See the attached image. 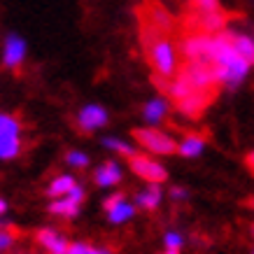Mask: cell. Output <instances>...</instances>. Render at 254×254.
Returning a JSON list of instances; mask_svg holds the SVG:
<instances>
[{
  "mask_svg": "<svg viewBox=\"0 0 254 254\" xmlns=\"http://www.w3.org/2000/svg\"><path fill=\"white\" fill-rule=\"evenodd\" d=\"M26 56H28V45L26 40L19 35V33H7L5 35V42H2V68L7 70H19L26 63Z\"/></svg>",
  "mask_w": 254,
  "mask_h": 254,
  "instance_id": "9",
  "label": "cell"
},
{
  "mask_svg": "<svg viewBox=\"0 0 254 254\" xmlns=\"http://www.w3.org/2000/svg\"><path fill=\"white\" fill-rule=\"evenodd\" d=\"M210 65L215 68L219 86H224L226 91L240 89L245 84L250 70H252V65L236 52V47L231 45L226 31L212 35V42H210Z\"/></svg>",
  "mask_w": 254,
  "mask_h": 254,
  "instance_id": "1",
  "label": "cell"
},
{
  "mask_svg": "<svg viewBox=\"0 0 254 254\" xmlns=\"http://www.w3.org/2000/svg\"><path fill=\"white\" fill-rule=\"evenodd\" d=\"M7 210H9L7 200H5V198H2V196H0V219H2V217L7 215Z\"/></svg>",
  "mask_w": 254,
  "mask_h": 254,
  "instance_id": "25",
  "label": "cell"
},
{
  "mask_svg": "<svg viewBox=\"0 0 254 254\" xmlns=\"http://www.w3.org/2000/svg\"><path fill=\"white\" fill-rule=\"evenodd\" d=\"M110 122V112L98 103H89L77 112L75 117V124L82 133H96L100 128H105Z\"/></svg>",
  "mask_w": 254,
  "mask_h": 254,
  "instance_id": "10",
  "label": "cell"
},
{
  "mask_svg": "<svg viewBox=\"0 0 254 254\" xmlns=\"http://www.w3.org/2000/svg\"><path fill=\"white\" fill-rule=\"evenodd\" d=\"M140 21L152 23V26H156V28L163 31V33H170L173 28H175V19H173V14L163 7L159 0H145V2H142Z\"/></svg>",
  "mask_w": 254,
  "mask_h": 254,
  "instance_id": "11",
  "label": "cell"
},
{
  "mask_svg": "<svg viewBox=\"0 0 254 254\" xmlns=\"http://www.w3.org/2000/svg\"><path fill=\"white\" fill-rule=\"evenodd\" d=\"M170 112V100L168 96H156V98H149L142 105V119H145L147 126H159V124L168 117Z\"/></svg>",
  "mask_w": 254,
  "mask_h": 254,
  "instance_id": "14",
  "label": "cell"
},
{
  "mask_svg": "<svg viewBox=\"0 0 254 254\" xmlns=\"http://www.w3.org/2000/svg\"><path fill=\"white\" fill-rule=\"evenodd\" d=\"M77 185H79L77 177L72 175V173H59V175H54L52 180H49L45 193L49 196V198H61V196H65V193L72 191Z\"/></svg>",
  "mask_w": 254,
  "mask_h": 254,
  "instance_id": "18",
  "label": "cell"
},
{
  "mask_svg": "<svg viewBox=\"0 0 254 254\" xmlns=\"http://www.w3.org/2000/svg\"><path fill=\"white\" fill-rule=\"evenodd\" d=\"M35 240L38 245L45 250V254H68L70 238L63 231L54 229V226H42L35 231Z\"/></svg>",
  "mask_w": 254,
  "mask_h": 254,
  "instance_id": "12",
  "label": "cell"
},
{
  "mask_svg": "<svg viewBox=\"0 0 254 254\" xmlns=\"http://www.w3.org/2000/svg\"><path fill=\"white\" fill-rule=\"evenodd\" d=\"M224 31H226V35L231 40V45L236 47V52L254 68V35H250L245 31H238V28H229V26Z\"/></svg>",
  "mask_w": 254,
  "mask_h": 254,
  "instance_id": "16",
  "label": "cell"
},
{
  "mask_svg": "<svg viewBox=\"0 0 254 254\" xmlns=\"http://www.w3.org/2000/svg\"><path fill=\"white\" fill-rule=\"evenodd\" d=\"M208 147V140L200 133H187L182 140H177V154L182 159H198Z\"/></svg>",
  "mask_w": 254,
  "mask_h": 254,
  "instance_id": "17",
  "label": "cell"
},
{
  "mask_svg": "<svg viewBox=\"0 0 254 254\" xmlns=\"http://www.w3.org/2000/svg\"><path fill=\"white\" fill-rule=\"evenodd\" d=\"M140 42L147 54V61L152 65L156 77L173 79L180 70V49L170 40L168 33L159 31L156 26L140 21Z\"/></svg>",
  "mask_w": 254,
  "mask_h": 254,
  "instance_id": "2",
  "label": "cell"
},
{
  "mask_svg": "<svg viewBox=\"0 0 254 254\" xmlns=\"http://www.w3.org/2000/svg\"><path fill=\"white\" fill-rule=\"evenodd\" d=\"M131 173L147 185H163L168 180V168L152 154H135L128 159Z\"/></svg>",
  "mask_w": 254,
  "mask_h": 254,
  "instance_id": "5",
  "label": "cell"
},
{
  "mask_svg": "<svg viewBox=\"0 0 254 254\" xmlns=\"http://www.w3.org/2000/svg\"><path fill=\"white\" fill-rule=\"evenodd\" d=\"M103 210H105V217H108V222L115 224V226L128 224L133 217H135V212H138L135 203L126 198V193H122V191L110 193L108 198L103 200Z\"/></svg>",
  "mask_w": 254,
  "mask_h": 254,
  "instance_id": "7",
  "label": "cell"
},
{
  "mask_svg": "<svg viewBox=\"0 0 254 254\" xmlns=\"http://www.w3.org/2000/svg\"><path fill=\"white\" fill-rule=\"evenodd\" d=\"M23 152V124L14 115L0 112V161H14Z\"/></svg>",
  "mask_w": 254,
  "mask_h": 254,
  "instance_id": "4",
  "label": "cell"
},
{
  "mask_svg": "<svg viewBox=\"0 0 254 254\" xmlns=\"http://www.w3.org/2000/svg\"><path fill=\"white\" fill-rule=\"evenodd\" d=\"M65 163L72 170H84V168H89L91 159H89V154H86L84 149H68L65 152Z\"/></svg>",
  "mask_w": 254,
  "mask_h": 254,
  "instance_id": "21",
  "label": "cell"
},
{
  "mask_svg": "<svg viewBox=\"0 0 254 254\" xmlns=\"http://www.w3.org/2000/svg\"><path fill=\"white\" fill-rule=\"evenodd\" d=\"M159 254H180V252H170V250H163V252H159Z\"/></svg>",
  "mask_w": 254,
  "mask_h": 254,
  "instance_id": "27",
  "label": "cell"
},
{
  "mask_svg": "<svg viewBox=\"0 0 254 254\" xmlns=\"http://www.w3.org/2000/svg\"><path fill=\"white\" fill-rule=\"evenodd\" d=\"M252 208H254V200H252Z\"/></svg>",
  "mask_w": 254,
  "mask_h": 254,
  "instance_id": "28",
  "label": "cell"
},
{
  "mask_svg": "<svg viewBox=\"0 0 254 254\" xmlns=\"http://www.w3.org/2000/svg\"><path fill=\"white\" fill-rule=\"evenodd\" d=\"M84 198H86V189L82 185H77L70 193L61 196V198H52L49 200V215L54 217H61L65 222L75 219V217L82 212V205H84Z\"/></svg>",
  "mask_w": 254,
  "mask_h": 254,
  "instance_id": "6",
  "label": "cell"
},
{
  "mask_svg": "<svg viewBox=\"0 0 254 254\" xmlns=\"http://www.w3.org/2000/svg\"><path fill=\"white\" fill-rule=\"evenodd\" d=\"M168 196H170V200L182 203V200L189 198V189H185V187H170V189H168Z\"/></svg>",
  "mask_w": 254,
  "mask_h": 254,
  "instance_id": "24",
  "label": "cell"
},
{
  "mask_svg": "<svg viewBox=\"0 0 254 254\" xmlns=\"http://www.w3.org/2000/svg\"><path fill=\"white\" fill-rule=\"evenodd\" d=\"M122 180H124V168L117 159H108V161L98 163L93 168V182L100 189H112V187L122 185Z\"/></svg>",
  "mask_w": 254,
  "mask_h": 254,
  "instance_id": "13",
  "label": "cell"
},
{
  "mask_svg": "<svg viewBox=\"0 0 254 254\" xmlns=\"http://www.w3.org/2000/svg\"><path fill=\"white\" fill-rule=\"evenodd\" d=\"M229 26V14L224 9H215V12H203V14H189L187 16V28L189 33H222Z\"/></svg>",
  "mask_w": 254,
  "mask_h": 254,
  "instance_id": "8",
  "label": "cell"
},
{
  "mask_svg": "<svg viewBox=\"0 0 254 254\" xmlns=\"http://www.w3.org/2000/svg\"><path fill=\"white\" fill-rule=\"evenodd\" d=\"M133 203H135V208L138 210H145V212H154V210H159L161 208V203H163L161 185H145L138 193H135Z\"/></svg>",
  "mask_w": 254,
  "mask_h": 254,
  "instance_id": "15",
  "label": "cell"
},
{
  "mask_svg": "<svg viewBox=\"0 0 254 254\" xmlns=\"http://www.w3.org/2000/svg\"><path fill=\"white\" fill-rule=\"evenodd\" d=\"M189 9L193 14H203V12L222 9V5H219V0H189Z\"/></svg>",
  "mask_w": 254,
  "mask_h": 254,
  "instance_id": "23",
  "label": "cell"
},
{
  "mask_svg": "<svg viewBox=\"0 0 254 254\" xmlns=\"http://www.w3.org/2000/svg\"><path fill=\"white\" fill-rule=\"evenodd\" d=\"M185 247V233L177 231V229H168L163 233V250H170V252H182Z\"/></svg>",
  "mask_w": 254,
  "mask_h": 254,
  "instance_id": "22",
  "label": "cell"
},
{
  "mask_svg": "<svg viewBox=\"0 0 254 254\" xmlns=\"http://www.w3.org/2000/svg\"><path fill=\"white\" fill-rule=\"evenodd\" d=\"M68 254H117L112 247L86 243V240H72L68 247Z\"/></svg>",
  "mask_w": 254,
  "mask_h": 254,
  "instance_id": "20",
  "label": "cell"
},
{
  "mask_svg": "<svg viewBox=\"0 0 254 254\" xmlns=\"http://www.w3.org/2000/svg\"><path fill=\"white\" fill-rule=\"evenodd\" d=\"M103 147L110 149V152H115L117 156H124V159H131V156L138 154V147L128 142V140L124 138H117V135H105L103 138Z\"/></svg>",
  "mask_w": 254,
  "mask_h": 254,
  "instance_id": "19",
  "label": "cell"
},
{
  "mask_svg": "<svg viewBox=\"0 0 254 254\" xmlns=\"http://www.w3.org/2000/svg\"><path fill=\"white\" fill-rule=\"evenodd\" d=\"M135 145L142 147L152 156H173L177 154V140L170 133L156 128V126H140L133 131Z\"/></svg>",
  "mask_w": 254,
  "mask_h": 254,
  "instance_id": "3",
  "label": "cell"
},
{
  "mask_svg": "<svg viewBox=\"0 0 254 254\" xmlns=\"http://www.w3.org/2000/svg\"><path fill=\"white\" fill-rule=\"evenodd\" d=\"M245 163H247V168H250V170H252V173H254V152H250V154H247Z\"/></svg>",
  "mask_w": 254,
  "mask_h": 254,
  "instance_id": "26",
  "label": "cell"
},
{
  "mask_svg": "<svg viewBox=\"0 0 254 254\" xmlns=\"http://www.w3.org/2000/svg\"><path fill=\"white\" fill-rule=\"evenodd\" d=\"M252 254H254V250H252Z\"/></svg>",
  "mask_w": 254,
  "mask_h": 254,
  "instance_id": "29",
  "label": "cell"
}]
</instances>
